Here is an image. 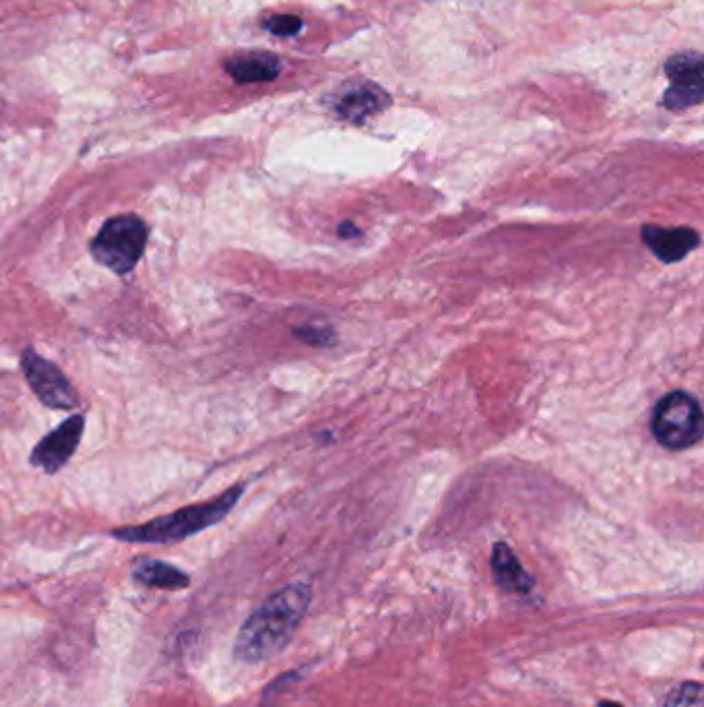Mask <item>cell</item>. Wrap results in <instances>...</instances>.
<instances>
[{
  "label": "cell",
  "instance_id": "8",
  "mask_svg": "<svg viewBox=\"0 0 704 707\" xmlns=\"http://www.w3.org/2000/svg\"><path fill=\"white\" fill-rule=\"evenodd\" d=\"M86 430V416L77 414L64 420L61 427L50 430L31 451L29 464L42 468L46 474H56L71 462L73 453L79 447Z\"/></svg>",
  "mask_w": 704,
  "mask_h": 707
},
{
  "label": "cell",
  "instance_id": "13",
  "mask_svg": "<svg viewBox=\"0 0 704 707\" xmlns=\"http://www.w3.org/2000/svg\"><path fill=\"white\" fill-rule=\"evenodd\" d=\"M665 707H704V689L701 683H682L680 686H676L667 702H665Z\"/></svg>",
  "mask_w": 704,
  "mask_h": 707
},
{
  "label": "cell",
  "instance_id": "3",
  "mask_svg": "<svg viewBox=\"0 0 704 707\" xmlns=\"http://www.w3.org/2000/svg\"><path fill=\"white\" fill-rule=\"evenodd\" d=\"M150 240V226L135 214L114 215L106 219L91 240L93 258L116 276H127L143 257Z\"/></svg>",
  "mask_w": 704,
  "mask_h": 707
},
{
  "label": "cell",
  "instance_id": "12",
  "mask_svg": "<svg viewBox=\"0 0 704 707\" xmlns=\"http://www.w3.org/2000/svg\"><path fill=\"white\" fill-rule=\"evenodd\" d=\"M132 578L157 590H182L191 583L189 576L178 567L157 558H139L132 565Z\"/></svg>",
  "mask_w": 704,
  "mask_h": 707
},
{
  "label": "cell",
  "instance_id": "15",
  "mask_svg": "<svg viewBox=\"0 0 704 707\" xmlns=\"http://www.w3.org/2000/svg\"><path fill=\"white\" fill-rule=\"evenodd\" d=\"M599 707H619L618 704H612V702H603Z\"/></svg>",
  "mask_w": 704,
  "mask_h": 707
},
{
  "label": "cell",
  "instance_id": "1",
  "mask_svg": "<svg viewBox=\"0 0 704 707\" xmlns=\"http://www.w3.org/2000/svg\"><path fill=\"white\" fill-rule=\"evenodd\" d=\"M312 601L310 585L298 581L273 592L242 624L235 637V660L258 665L278 656L292 642Z\"/></svg>",
  "mask_w": 704,
  "mask_h": 707
},
{
  "label": "cell",
  "instance_id": "7",
  "mask_svg": "<svg viewBox=\"0 0 704 707\" xmlns=\"http://www.w3.org/2000/svg\"><path fill=\"white\" fill-rule=\"evenodd\" d=\"M327 106L337 118L351 125H363L370 116L391 106V96L374 81H349L327 96Z\"/></svg>",
  "mask_w": 704,
  "mask_h": 707
},
{
  "label": "cell",
  "instance_id": "10",
  "mask_svg": "<svg viewBox=\"0 0 704 707\" xmlns=\"http://www.w3.org/2000/svg\"><path fill=\"white\" fill-rule=\"evenodd\" d=\"M235 84H269L281 73V61L269 52H242L223 63Z\"/></svg>",
  "mask_w": 704,
  "mask_h": 707
},
{
  "label": "cell",
  "instance_id": "11",
  "mask_svg": "<svg viewBox=\"0 0 704 707\" xmlns=\"http://www.w3.org/2000/svg\"><path fill=\"white\" fill-rule=\"evenodd\" d=\"M491 569H494V578L507 592L527 594L534 588V579L529 578V573L521 567L519 558L514 557L511 548L502 542L494 546Z\"/></svg>",
  "mask_w": 704,
  "mask_h": 707
},
{
  "label": "cell",
  "instance_id": "9",
  "mask_svg": "<svg viewBox=\"0 0 704 707\" xmlns=\"http://www.w3.org/2000/svg\"><path fill=\"white\" fill-rule=\"evenodd\" d=\"M642 240L663 263H678L699 249L701 235L692 228H662L649 224L642 228Z\"/></svg>",
  "mask_w": 704,
  "mask_h": 707
},
{
  "label": "cell",
  "instance_id": "2",
  "mask_svg": "<svg viewBox=\"0 0 704 707\" xmlns=\"http://www.w3.org/2000/svg\"><path fill=\"white\" fill-rule=\"evenodd\" d=\"M244 493V487H232L230 491L217 496L209 503H196L191 507L178 509L164 517H155L141 526H127L112 530V538L132 542V544H170L184 538L194 536L215 523H219L226 515L230 514Z\"/></svg>",
  "mask_w": 704,
  "mask_h": 707
},
{
  "label": "cell",
  "instance_id": "6",
  "mask_svg": "<svg viewBox=\"0 0 704 707\" xmlns=\"http://www.w3.org/2000/svg\"><path fill=\"white\" fill-rule=\"evenodd\" d=\"M22 368L31 391L43 406L52 409H73L79 406V395L63 370L42 358L36 350L27 348L22 354Z\"/></svg>",
  "mask_w": 704,
  "mask_h": 707
},
{
  "label": "cell",
  "instance_id": "5",
  "mask_svg": "<svg viewBox=\"0 0 704 707\" xmlns=\"http://www.w3.org/2000/svg\"><path fill=\"white\" fill-rule=\"evenodd\" d=\"M665 75L671 81L663 93L662 106L682 112L704 100V59L701 52H680L665 61Z\"/></svg>",
  "mask_w": 704,
  "mask_h": 707
},
{
  "label": "cell",
  "instance_id": "14",
  "mask_svg": "<svg viewBox=\"0 0 704 707\" xmlns=\"http://www.w3.org/2000/svg\"><path fill=\"white\" fill-rule=\"evenodd\" d=\"M260 25L265 31L278 38H294L304 29V22L296 15H269Z\"/></svg>",
  "mask_w": 704,
  "mask_h": 707
},
{
  "label": "cell",
  "instance_id": "4",
  "mask_svg": "<svg viewBox=\"0 0 704 707\" xmlns=\"http://www.w3.org/2000/svg\"><path fill=\"white\" fill-rule=\"evenodd\" d=\"M651 432L665 450L682 451L703 439V409L701 404L683 393H667L653 409Z\"/></svg>",
  "mask_w": 704,
  "mask_h": 707
}]
</instances>
